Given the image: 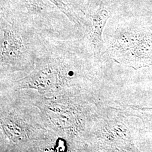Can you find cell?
Here are the masks:
<instances>
[{
    "label": "cell",
    "instance_id": "6da1fadb",
    "mask_svg": "<svg viewBox=\"0 0 152 152\" xmlns=\"http://www.w3.org/2000/svg\"><path fill=\"white\" fill-rule=\"evenodd\" d=\"M14 14L1 6V63L10 64L25 59L28 44L23 36Z\"/></svg>",
    "mask_w": 152,
    "mask_h": 152
},
{
    "label": "cell",
    "instance_id": "7a4b0ae2",
    "mask_svg": "<svg viewBox=\"0 0 152 152\" xmlns=\"http://www.w3.org/2000/svg\"><path fill=\"white\" fill-rule=\"evenodd\" d=\"M60 72L51 65L38 66L32 73L21 81L20 88H30L42 93L52 92L62 84Z\"/></svg>",
    "mask_w": 152,
    "mask_h": 152
},
{
    "label": "cell",
    "instance_id": "3957f363",
    "mask_svg": "<svg viewBox=\"0 0 152 152\" xmlns=\"http://www.w3.org/2000/svg\"><path fill=\"white\" fill-rule=\"evenodd\" d=\"M110 17V13L102 1L98 9L88 16L90 24L88 26L87 39L94 51L98 53L103 46L102 34L104 28Z\"/></svg>",
    "mask_w": 152,
    "mask_h": 152
},
{
    "label": "cell",
    "instance_id": "277c9868",
    "mask_svg": "<svg viewBox=\"0 0 152 152\" xmlns=\"http://www.w3.org/2000/svg\"><path fill=\"white\" fill-rule=\"evenodd\" d=\"M77 14L81 13L88 17L96 10L102 0H61Z\"/></svg>",
    "mask_w": 152,
    "mask_h": 152
},
{
    "label": "cell",
    "instance_id": "5b68a950",
    "mask_svg": "<svg viewBox=\"0 0 152 152\" xmlns=\"http://www.w3.org/2000/svg\"><path fill=\"white\" fill-rule=\"evenodd\" d=\"M51 4H54L63 14L66 16L73 23L81 26L82 19L78 14L72 11L71 9L61 0H48Z\"/></svg>",
    "mask_w": 152,
    "mask_h": 152
},
{
    "label": "cell",
    "instance_id": "8992f818",
    "mask_svg": "<svg viewBox=\"0 0 152 152\" xmlns=\"http://www.w3.org/2000/svg\"><path fill=\"white\" fill-rule=\"evenodd\" d=\"M22 5L27 9L28 12L32 14H42L46 5L42 0H19Z\"/></svg>",
    "mask_w": 152,
    "mask_h": 152
}]
</instances>
